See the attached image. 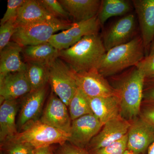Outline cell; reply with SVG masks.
<instances>
[{
    "mask_svg": "<svg viewBox=\"0 0 154 154\" xmlns=\"http://www.w3.org/2000/svg\"><path fill=\"white\" fill-rule=\"evenodd\" d=\"M17 100H5L0 106L1 144L11 140L18 133L16 117L18 111Z\"/></svg>",
    "mask_w": 154,
    "mask_h": 154,
    "instance_id": "e0dca14e",
    "label": "cell"
},
{
    "mask_svg": "<svg viewBox=\"0 0 154 154\" xmlns=\"http://www.w3.org/2000/svg\"><path fill=\"white\" fill-rule=\"evenodd\" d=\"M59 51L48 42L23 47L22 53L26 63H36L48 65L56 58Z\"/></svg>",
    "mask_w": 154,
    "mask_h": 154,
    "instance_id": "44dd1931",
    "label": "cell"
},
{
    "mask_svg": "<svg viewBox=\"0 0 154 154\" xmlns=\"http://www.w3.org/2000/svg\"><path fill=\"white\" fill-rule=\"evenodd\" d=\"M106 52L103 41L98 35L85 36L67 49L59 51L58 57L76 72L96 68Z\"/></svg>",
    "mask_w": 154,
    "mask_h": 154,
    "instance_id": "6da1fadb",
    "label": "cell"
},
{
    "mask_svg": "<svg viewBox=\"0 0 154 154\" xmlns=\"http://www.w3.org/2000/svg\"><path fill=\"white\" fill-rule=\"evenodd\" d=\"M42 5L49 13L58 19L70 21L68 13L59 1L57 0H38Z\"/></svg>",
    "mask_w": 154,
    "mask_h": 154,
    "instance_id": "83f0119b",
    "label": "cell"
},
{
    "mask_svg": "<svg viewBox=\"0 0 154 154\" xmlns=\"http://www.w3.org/2000/svg\"><path fill=\"white\" fill-rule=\"evenodd\" d=\"M72 23L70 21L55 18L19 27L12 40L22 47L45 43L56 32L68 30Z\"/></svg>",
    "mask_w": 154,
    "mask_h": 154,
    "instance_id": "277c9868",
    "label": "cell"
},
{
    "mask_svg": "<svg viewBox=\"0 0 154 154\" xmlns=\"http://www.w3.org/2000/svg\"><path fill=\"white\" fill-rule=\"evenodd\" d=\"M70 136L69 133L48 125L39 119L27 125L10 140L27 143L37 149L54 144H63L68 141Z\"/></svg>",
    "mask_w": 154,
    "mask_h": 154,
    "instance_id": "5b68a950",
    "label": "cell"
},
{
    "mask_svg": "<svg viewBox=\"0 0 154 154\" xmlns=\"http://www.w3.org/2000/svg\"><path fill=\"white\" fill-rule=\"evenodd\" d=\"M140 116L154 128V105L144 108Z\"/></svg>",
    "mask_w": 154,
    "mask_h": 154,
    "instance_id": "e575fe53",
    "label": "cell"
},
{
    "mask_svg": "<svg viewBox=\"0 0 154 154\" xmlns=\"http://www.w3.org/2000/svg\"><path fill=\"white\" fill-rule=\"evenodd\" d=\"M55 18L39 1L26 0L19 9L15 23L17 28Z\"/></svg>",
    "mask_w": 154,
    "mask_h": 154,
    "instance_id": "ffe728a7",
    "label": "cell"
},
{
    "mask_svg": "<svg viewBox=\"0 0 154 154\" xmlns=\"http://www.w3.org/2000/svg\"><path fill=\"white\" fill-rule=\"evenodd\" d=\"M23 47L11 41L0 51V77L11 73L26 71V63L22 61L21 53Z\"/></svg>",
    "mask_w": 154,
    "mask_h": 154,
    "instance_id": "2e32d148",
    "label": "cell"
},
{
    "mask_svg": "<svg viewBox=\"0 0 154 154\" xmlns=\"http://www.w3.org/2000/svg\"><path fill=\"white\" fill-rule=\"evenodd\" d=\"M68 107L72 121L85 115L93 114L88 97L79 88Z\"/></svg>",
    "mask_w": 154,
    "mask_h": 154,
    "instance_id": "d4e9b609",
    "label": "cell"
},
{
    "mask_svg": "<svg viewBox=\"0 0 154 154\" xmlns=\"http://www.w3.org/2000/svg\"><path fill=\"white\" fill-rule=\"evenodd\" d=\"M145 57L141 37L137 36L106 51L96 69L104 77L111 76L136 66Z\"/></svg>",
    "mask_w": 154,
    "mask_h": 154,
    "instance_id": "3957f363",
    "label": "cell"
},
{
    "mask_svg": "<svg viewBox=\"0 0 154 154\" xmlns=\"http://www.w3.org/2000/svg\"><path fill=\"white\" fill-rule=\"evenodd\" d=\"M153 54H154V39L152 43L151 46L149 54L148 56L153 55Z\"/></svg>",
    "mask_w": 154,
    "mask_h": 154,
    "instance_id": "74e56055",
    "label": "cell"
},
{
    "mask_svg": "<svg viewBox=\"0 0 154 154\" xmlns=\"http://www.w3.org/2000/svg\"><path fill=\"white\" fill-rule=\"evenodd\" d=\"M67 107L52 93L39 120L48 125L70 134L72 120Z\"/></svg>",
    "mask_w": 154,
    "mask_h": 154,
    "instance_id": "8fae6325",
    "label": "cell"
},
{
    "mask_svg": "<svg viewBox=\"0 0 154 154\" xmlns=\"http://www.w3.org/2000/svg\"><path fill=\"white\" fill-rule=\"evenodd\" d=\"M138 18L146 57L154 39V0H133Z\"/></svg>",
    "mask_w": 154,
    "mask_h": 154,
    "instance_id": "4fadbf2b",
    "label": "cell"
},
{
    "mask_svg": "<svg viewBox=\"0 0 154 154\" xmlns=\"http://www.w3.org/2000/svg\"><path fill=\"white\" fill-rule=\"evenodd\" d=\"M48 67V82L52 93L68 107L78 88L72 70L59 57L50 63Z\"/></svg>",
    "mask_w": 154,
    "mask_h": 154,
    "instance_id": "8992f818",
    "label": "cell"
},
{
    "mask_svg": "<svg viewBox=\"0 0 154 154\" xmlns=\"http://www.w3.org/2000/svg\"><path fill=\"white\" fill-rule=\"evenodd\" d=\"M46 93L44 87L24 96L17 121V127L20 131L30 122L39 119Z\"/></svg>",
    "mask_w": 154,
    "mask_h": 154,
    "instance_id": "5bb4252c",
    "label": "cell"
},
{
    "mask_svg": "<svg viewBox=\"0 0 154 154\" xmlns=\"http://www.w3.org/2000/svg\"><path fill=\"white\" fill-rule=\"evenodd\" d=\"M103 124L94 114L84 116L72 121L68 142L86 149L90 142L102 129Z\"/></svg>",
    "mask_w": 154,
    "mask_h": 154,
    "instance_id": "9c48e42d",
    "label": "cell"
},
{
    "mask_svg": "<svg viewBox=\"0 0 154 154\" xmlns=\"http://www.w3.org/2000/svg\"><path fill=\"white\" fill-rule=\"evenodd\" d=\"M130 121L127 149L136 153H144L154 142V128L140 116Z\"/></svg>",
    "mask_w": 154,
    "mask_h": 154,
    "instance_id": "30bf717a",
    "label": "cell"
},
{
    "mask_svg": "<svg viewBox=\"0 0 154 154\" xmlns=\"http://www.w3.org/2000/svg\"><path fill=\"white\" fill-rule=\"evenodd\" d=\"M147 151V154H154V141L149 147Z\"/></svg>",
    "mask_w": 154,
    "mask_h": 154,
    "instance_id": "8d00e7d4",
    "label": "cell"
},
{
    "mask_svg": "<svg viewBox=\"0 0 154 154\" xmlns=\"http://www.w3.org/2000/svg\"><path fill=\"white\" fill-rule=\"evenodd\" d=\"M16 19H11L5 24L1 25L0 51L11 42V39H12V37L17 30V26L15 23Z\"/></svg>",
    "mask_w": 154,
    "mask_h": 154,
    "instance_id": "f1b7e54d",
    "label": "cell"
},
{
    "mask_svg": "<svg viewBox=\"0 0 154 154\" xmlns=\"http://www.w3.org/2000/svg\"><path fill=\"white\" fill-rule=\"evenodd\" d=\"M145 80L143 73L133 66L119 77L113 87L118 93L121 116L128 121L140 114Z\"/></svg>",
    "mask_w": 154,
    "mask_h": 154,
    "instance_id": "7a4b0ae2",
    "label": "cell"
},
{
    "mask_svg": "<svg viewBox=\"0 0 154 154\" xmlns=\"http://www.w3.org/2000/svg\"><path fill=\"white\" fill-rule=\"evenodd\" d=\"M130 125V121L121 115L109 120L92 139L86 149L89 152L95 150L118 141L126 135Z\"/></svg>",
    "mask_w": 154,
    "mask_h": 154,
    "instance_id": "ba28073f",
    "label": "cell"
},
{
    "mask_svg": "<svg viewBox=\"0 0 154 154\" xmlns=\"http://www.w3.org/2000/svg\"><path fill=\"white\" fill-rule=\"evenodd\" d=\"M60 2L74 22L85 21L98 15L101 1L99 0H60Z\"/></svg>",
    "mask_w": 154,
    "mask_h": 154,
    "instance_id": "ac0fdd59",
    "label": "cell"
},
{
    "mask_svg": "<svg viewBox=\"0 0 154 154\" xmlns=\"http://www.w3.org/2000/svg\"><path fill=\"white\" fill-rule=\"evenodd\" d=\"M143 99L154 105V78L146 79L144 85Z\"/></svg>",
    "mask_w": 154,
    "mask_h": 154,
    "instance_id": "836d02e7",
    "label": "cell"
},
{
    "mask_svg": "<svg viewBox=\"0 0 154 154\" xmlns=\"http://www.w3.org/2000/svg\"><path fill=\"white\" fill-rule=\"evenodd\" d=\"M53 152L51 146L34 149L31 154H51Z\"/></svg>",
    "mask_w": 154,
    "mask_h": 154,
    "instance_id": "d590c367",
    "label": "cell"
},
{
    "mask_svg": "<svg viewBox=\"0 0 154 154\" xmlns=\"http://www.w3.org/2000/svg\"><path fill=\"white\" fill-rule=\"evenodd\" d=\"M25 1L26 0H8L7 10L1 19L0 25H2L11 19H16L19 9Z\"/></svg>",
    "mask_w": 154,
    "mask_h": 154,
    "instance_id": "4dcf8cb0",
    "label": "cell"
},
{
    "mask_svg": "<svg viewBox=\"0 0 154 154\" xmlns=\"http://www.w3.org/2000/svg\"><path fill=\"white\" fill-rule=\"evenodd\" d=\"M122 154H139L136 153L134 152L131 151L129 150L126 149L125 151Z\"/></svg>",
    "mask_w": 154,
    "mask_h": 154,
    "instance_id": "f35d334b",
    "label": "cell"
},
{
    "mask_svg": "<svg viewBox=\"0 0 154 154\" xmlns=\"http://www.w3.org/2000/svg\"><path fill=\"white\" fill-rule=\"evenodd\" d=\"M131 9L130 2L126 0H103L97 17L102 26L111 17L125 15Z\"/></svg>",
    "mask_w": 154,
    "mask_h": 154,
    "instance_id": "7402d4cb",
    "label": "cell"
},
{
    "mask_svg": "<svg viewBox=\"0 0 154 154\" xmlns=\"http://www.w3.org/2000/svg\"><path fill=\"white\" fill-rule=\"evenodd\" d=\"M135 66L143 73L146 79H154V54L145 57Z\"/></svg>",
    "mask_w": 154,
    "mask_h": 154,
    "instance_id": "1f68e13d",
    "label": "cell"
},
{
    "mask_svg": "<svg viewBox=\"0 0 154 154\" xmlns=\"http://www.w3.org/2000/svg\"><path fill=\"white\" fill-rule=\"evenodd\" d=\"M135 30V18L133 14H128L116 21L103 36L102 41L106 51L131 40Z\"/></svg>",
    "mask_w": 154,
    "mask_h": 154,
    "instance_id": "7c38bea8",
    "label": "cell"
},
{
    "mask_svg": "<svg viewBox=\"0 0 154 154\" xmlns=\"http://www.w3.org/2000/svg\"><path fill=\"white\" fill-rule=\"evenodd\" d=\"M72 72L78 88L88 98L119 96L116 89L97 69L80 72Z\"/></svg>",
    "mask_w": 154,
    "mask_h": 154,
    "instance_id": "52a82bcc",
    "label": "cell"
},
{
    "mask_svg": "<svg viewBox=\"0 0 154 154\" xmlns=\"http://www.w3.org/2000/svg\"><path fill=\"white\" fill-rule=\"evenodd\" d=\"M26 74L32 91L45 87L48 82V66L36 63H26Z\"/></svg>",
    "mask_w": 154,
    "mask_h": 154,
    "instance_id": "603a6c76",
    "label": "cell"
},
{
    "mask_svg": "<svg viewBox=\"0 0 154 154\" xmlns=\"http://www.w3.org/2000/svg\"><path fill=\"white\" fill-rule=\"evenodd\" d=\"M88 98L93 114L103 125L109 120L121 115L119 96Z\"/></svg>",
    "mask_w": 154,
    "mask_h": 154,
    "instance_id": "d6986e66",
    "label": "cell"
},
{
    "mask_svg": "<svg viewBox=\"0 0 154 154\" xmlns=\"http://www.w3.org/2000/svg\"><path fill=\"white\" fill-rule=\"evenodd\" d=\"M54 154V153H53H53H52V154Z\"/></svg>",
    "mask_w": 154,
    "mask_h": 154,
    "instance_id": "60d3db41",
    "label": "cell"
},
{
    "mask_svg": "<svg viewBox=\"0 0 154 154\" xmlns=\"http://www.w3.org/2000/svg\"><path fill=\"white\" fill-rule=\"evenodd\" d=\"M81 39L70 36L63 30L52 35L48 42L56 49L60 51L72 47Z\"/></svg>",
    "mask_w": 154,
    "mask_h": 154,
    "instance_id": "484cf974",
    "label": "cell"
},
{
    "mask_svg": "<svg viewBox=\"0 0 154 154\" xmlns=\"http://www.w3.org/2000/svg\"><path fill=\"white\" fill-rule=\"evenodd\" d=\"M54 154H91L86 149L77 146L66 142L60 145Z\"/></svg>",
    "mask_w": 154,
    "mask_h": 154,
    "instance_id": "d6a6232c",
    "label": "cell"
},
{
    "mask_svg": "<svg viewBox=\"0 0 154 154\" xmlns=\"http://www.w3.org/2000/svg\"><path fill=\"white\" fill-rule=\"evenodd\" d=\"M101 26L97 16L85 21L73 23L71 27L64 31L70 36L82 38L86 36L97 35Z\"/></svg>",
    "mask_w": 154,
    "mask_h": 154,
    "instance_id": "cb8c5ba5",
    "label": "cell"
},
{
    "mask_svg": "<svg viewBox=\"0 0 154 154\" xmlns=\"http://www.w3.org/2000/svg\"><path fill=\"white\" fill-rule=\"evenodd\" d=\"M25 72L11 73L0 77L1 103L5 100H17L32 91Z\"/></svg>",
    "mask_w": 154,
    "mask_h": 154,
    "instance_id": "9a60e30c",
    "label": "cell"
},
{
    "mask_svg": "<svg viewBox=\"0 0 154 154\" xmlns=\"http://www.w3.org/2000/svg\"><path fill=\"white\" fill-rule=\"evenodd\" d=\"M34 149L27 143L10 140L1 144V151L6 154H31Z\"/></svg>",
    "mask_w": 154,
    "mask_h": 154,
    "instance_id": "4316f807",
    "label": "cell"
},
{
    "mask_svg": "<svg viewBox=\"0 0 154 154\" xmlns=\"http://www.w3.org/2000/svg\"><path fill=\"white\" fill-rule=\"evenodd\" d=\"M1 154H5L3 152H2L1 151Z\"/></svg>",
    "mask_w": 154,
    "mask_h": 154,
    "instance_id": "ab89813d",
    "label": "cell"
},
{
    "mask_svg": "<svg viewBox=\"0 0 154 154\" xmlns=\"http://www.w3.org/2000/svg\"><path fill=\"white\" fill-rule=\"evenodd\" d=\"M127 134L120 140L102 148L89 152L91 154H122L127 149Z\"/></svg>",
    "mask_w": 154,
    "mask_h": 154,
    "instance_id": "f546056e",
    "label": "cell"
}]
</instances>
